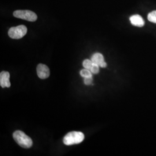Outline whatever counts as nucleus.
I'll return each instance as SVG.
<instances>
[{
  "label": "nucleus",
  "mask_w": 156,
  "mask_h": 156,
  "mask_svg": "<svg viewBox=\"0 0 156 156\" xmlns=\"http://www.w3.org/2000/svg\"><path fill=\"white\" fill-rule=\"evenodd\" d=\"M13 138L19 146L25 149H29L33 146V140L24 133L17 130L13 134Z\"/></svg>",
  "instance_id": "1"
},
{
  "label": "nucleus",
  "mask_w": 156,
  "mask_h": 156,
  "mask_svg": "<svg viewBox=\"0 0 156 156\" xmlns=\"http://www.w3.org/2000/svg\"><path fill=\"white\" fill-rule=\"evenodd\" d=\"M131 23L135 26L142 27L145 25V21L144 19L139 15H134L129 18Z\"/></svg>",
  "instance_id": "8"
},
{
  "label": "nucleus",
  "mask_w": 156,
  "mask_h": 156,
  "mask_svg": "<svg viewBox=\"0 0 156 156\" xmlns=\"http://www.w3.org/2000/svg\"><path fill=\"white\" fill-rule=\"evenodd\" d=\"M93 64L94 63L91 60L86 59V60H84L83 62V66L84 68L90 70V69H91V67L93 66Z\"/></svg>",
  "instance_id": "11"
},
{
  "label": "nucleus",
  "mask_w": 156,
  "mask_h": 156,
  "mask_svg": "<svg viewBox=\"0 0 156 156\" xmlns=\"http://www.w3.org/2000/svg\"><path fill=\"white\" fill-rule=\"evenodd\" d=\"M37 75L40 79H45L49 78L50 75V71L49 68L46 65L39 64L37 68Z\"/></svg>",
  "instance_id": "5"
},
{
  "label": "nucleus",
  "mask_w": 156,
  "mask_h": 156,
  "mask_svg": "<svg viewBox=\"0 0 156 156\" xmlns=\"http://www.w3.org/2000/svg\"><path fill=\"white\" fill-rule=\"evenodd\" d=\"M27 32V27L24 25H20L10 28L8 31V35L12 39H20L26 35Z\"/></svg>",
  "instance_id": "3"
},
{
  "label": "nucleus",
  "mask_w": 156,
  "mask_h": 156,
  "mask_svg": "<svg viewBox=\"0 0 156 156\" xmlns=\"http://www.w3.org/2000/svg\"><path fill=\"white\" fill-rule=\"evenodd\" d=\"M10 74L6 71H2L0 73V85L2 88L9 87L11 82L9 81Z\"/></svg>",
  "instance_id": "7"
},
{
  "label": "nucleus",
  "mask_w": 156,
  "mask_h": 156,
  "mask_svg": "<svg viewBox=\"0 0 156 156\" xmlns=\"http://www.w3.org/2000/svg\"><path fill=\"white\" fill-rule=\"evenodd\" d=\"M90 71L92 73H94V74L98 73L100 72V66L97 64H93V66L90 69Z\"/></svg>",
  "instance_id": "12"
},
{
  "label": "nucleus",
  "mask_w": 156,
  "mask_h": 156,
  "mask_svg": "<svg viewBox=\"0 0 156 156\" xmlns=\"http://www.w3.org/2000/svg\"><path fill=\"white\" fill-rule=\"evenodd\" d=\"M147 19L149 22L156 23V11H153L148 14Z\"/></svg>",
  "instance_id": "10"
},
{
  "label": "nucleus",
  "mask_w": 156,
  "mask_h": 156,
  "mask_svg": "<svg viewBox=\"0 0 156 156\" xmlns=\"http://www.w3.org/2000/svg\"><path fill=\"white\" fill-rule=\"evenodd\" d=\"M84 139V134L80 131L70 132L64 136L63 139L64 144L67 146L79 144L83 142Z\"/></svg>",
  "instance_id": "2"
},
{
  "label": "nucleus",
  "mask_w": 156,
  "mask_h": 156,
  "mask_svg": "<svg viewBox=\"0 0 156 156\" xmlns=\"http://www.w3.org/2000/svg\"><path fill=\"white\" fill-rule=\"evenodd\" d=\"M13 16L19 19L29 22H35L37 19V15L33 12L28 10H17L13 12Z\"/></svg>",
  "instance_id": "4"
},
{
  "label": "nucleus",
  "mask_w": 156,
  "mask_h": 156,
  "mask_svg": "<svg viewBox=\"0 0 156 156\" xmlns=\"http://www.w3.org/2000/svg\"><path fill=\"white\" fill-rule=\"evenodd\" d=\"M91 60L94 64L98 65L101 68H105L107 66L106 62L104 61V57L100 53H95L91 58Z\"/></svg>",
  "instance_id": "6"
},
{
  "label": "nucleus",
  "mask_w": 156,
  "mask_h": 156,
  "mask_svg": "<svg viewBox=\"0 0 156 156\" xmlns=\"http://www.w3.org/2000/svg\"><path fill=\"white\" fill-rule=\"evenodd\" d=\"M93 82V77H88V78H84V83L86 85H90L92 84Z\"/></svg>",
  "instance_id": "13"
},
{
  "label": "nucleus",
  "mask_w": 156,
  "mask_h": 156,
  "mask_svg": "<svg viewBox=\"0 0 156 156\" xmlns=\"http://www.w3.org/2000/svg\"><path fill=\"white\" fill-rule=\"evenodd\" d=\"M80 74L81 76H82L84 78L92 77V73L90 71V70L86 68L82 69L80 72Z\"/></svg>",
  "instance_id": "9"
}]
</instances>
